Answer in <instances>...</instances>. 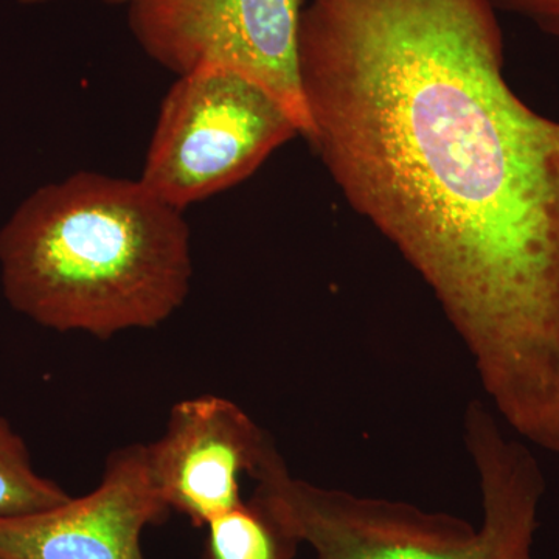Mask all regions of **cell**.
<instances>
[{
    "label": "cell",
    "mask_w": 559,
    "mask_h": 559,
    "mask_svg": "<svg viewBox=\"0 0 559 559\" xmlns=\"http://www.w3.org/2000/svg\"><path fill=\"white\" fill-rule=\"evenodd\" d=\"M307 139L419 272L522 436L559 432V121L503 75L489 0H311Z\"/></svg>",
    "instance_id": "1"
},
{
    "label": "cell",
    "mask_w": 559,
    "mask_h": 559,
    "mask_svg": "<svg viewBox=\"0 0 559 559\" xmlns=\"http://www.w3.org/2000/svg\"><path fill=\"white\" fill-rule=\"evenodd\" d=\"M466 443L479 471V527L409 503L320 488L289 473L277 450L252 477L319 559H535L544 479L538 463L506 439L479 401L466 412Z\"/></svg>",
    "instance_id": "3"
},
{
    "label": "cell",
    "mask_w": 559,
    "mask_h": 559,
    "mask_svg": "<svg viewBox=\"0 0 559 559\" xmlns=\"http://www.w3.org/2000/svg\"><path fill=\"white\" fill-rule=\"evenodd\" d=\"M140 49L176 76L204 66L237 70L310 131L299 68L300 0H131Z\"/></svg>",
    "instance_id": "5"
},
{
    "label": "cell",
    "mask_w": 559,
    "mask_h": 559,
    "mask_svg": "<svg viewBox=\"0 0 559 559\" xmlns=\"http://www.w3.org/2000/svg\"><path fill=\"white\" fill-rule=\"evenodd\" d=\"M498 11L516 14L540 32L559 38V0H489Z\"/></svg>",
    "instance_id": "10"
},
{
    "label": "cell",
    "mask_w": 559,
    "mask_h": 559,
    "mask_svg": "<svg viewBox=\"0 0 559 559\" xmlns=\"http://www.w3.org/2000/svg\"><path fill=\"white\" fill-rule=\"evenodd\" d=\"M108 3H130L131 0H105Z\"/></svg>",
    "instance_id": "11"
},
{
    "label": "cell",
    "mask_w": 559,
    "mask_h": 559,
    "mask_svg": "<svg viewBox=\"0 0 559 559\" xmlns=\"http://www.w3.org/2000/svg\"><path fill=\"white\" fill-rule=\"evenodd\" d=\"M69 498L60 484L36 473L24 439L0 417V516L36 513Z\"/></svg>",
    "instance_id": "9"
},
{
    "label": "cell",
    "mask_w": 559,
    "mask_h": 559,
    "mask_svg": "<svg viewBox=\"0 0 559 559\" xmlns=\"http://www.w3.org/2000/svg\"><path fill=\"white\" fill-rule=\"evenodd\" d=\"M173 511L151 476L145 444L119 448L100 484L60 506L0 516V559H145L142 535Z\"/></svg>",
    "instance_id": "6"
},
{
    "label": "cell",
    "mask_w": 559,
    "mask_h": 559,
    "mask_svg": "<svg viewBox=\"0 0 559 559\" xmlns=\"http://www.w3.org/2000/svg\"><path fill=\"white\" fill-rule=\"evenodd\" d=\"M205 528L201 559H294L301 544L278 503L259 485Z\"/></svg>",
    "instance_id": "8"
},
{
    "label": "cell",
    "mask_w": 559,
    "mask_h": 559,
    "mask_svg": "<svg viewBox=\"0 0 559 559\" xmlns=\"http://www.w3.org/2000/svg\"><path fill=\"white\" fill-rule=\"evenodd\" d=\"M191 277L182 210L140 179L75 173L33 191L0 229L3 296L60 333L156 329L182 307Z\"/></svg>",
    "instance_id": "2"
},
{
    "label": "cell",
    "mask_w": 559,
    "mask_h": 559,
    "mask_svg": "<svg viewBox=\"0 0 559 559\" xmlns=\"http://www.w3.org/2000/svg\"><path fill=\"white\" fill-rule=\"evenodd\" d=\"M296 135L299 123L270 91L237 70L204 66L165 95L139 179L183 212L248 179Z\"/></svg>",
    "instance_id": "4"
},
{
    "label": "cell",
    "mask_w": 559,
    "mask_h": 559,
    "mask_svg": "<svg viewBox=\"0 0 559 559\" xmlns=\"http://www.w3.org/2000/svg\"><path fill=\"white\" fill-rule=\"evenodd\" d=\"M145 447L173 513L204 528L241 502V476L252 477L274 444L234 401L201 395L175 404L164 436Z\"/></svg>",
    "instance_id": "7"
}]
</instances>
